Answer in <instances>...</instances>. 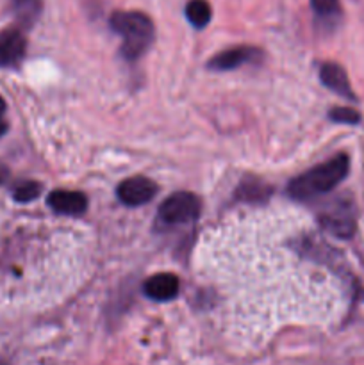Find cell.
<instances>
[{
    "label": "cell",
    "mask_w": 364,
    "mask_h": 365,
    "mask_svg": "<svg viewBox=\"0 0 364 365\" xmlns=\"http://www.w3.org/2000/svg\"><path fill=\"white\" fill-rule=\"evenodd\" d=\"M314 14L321 20H335L341 14V2L339 0H310Z\"/></svg>",
    "instance_id": "obj_14"
},
{
    "label": "cell",
    "mask_w": 364,
    "mask_h": 365,
    "mask_svg": "<svg viewBox=\"0 0 364 365\" xmlns=\"http://www.w3.org/2000/svg\"><path fill=\"white\" fill-rule=\"evenodd\" d=\"M320 78L330 91L335 93V95L343 96V98L355 100V93L350 88L348 75H346V71L343 70L339 64L325 63L320 70Z\"/></svg>",
    "instance_id": "obj_10"
},
{
    "label": "cell",
    "mask_w": 364,
    "mask_h": 365,
    "mask_svg": "<svg viewBox=\"0 0 364 365\" xmlns=\"http://www.w3.org/2000/svg\"><path fill=\"white\" fill-rule=\"evenodd\" d=\"M41 192V185L38 182H20L18 185H14L13 189V198L20 203H29V202H34L36 198L39 196Z\"/></svg>",
    "instance_id": "obj_15"
},
{
    "label": "cell",
    "mask_w": 364,
    "mask_h": 365,
    "mask_svg": "<svg viewBox=\"0 0 364 365\" xmlns=\"http://www.w3.org/2000/svg\"><path fill=\"white\" fill-rule=\"evenodd\" d=\"M350 170V159L346 155H338L327 163L314 166L313 170L298 175L289 184L288 192L293 200L309 202L321 195H327L338 187L339 182L345 180Z\"/></svg>",
    "instance_id": "obj_1"
},
{
    "label": "cell",
    "mask_w": 364,
    "mask_h": 365,
    "mask_svg": "<svg viewBox=\"0 0 364 365\" xmlns=\"http://www.w3.org/2000/svg\"><path fill=\"white\" fill-rule=\"evenodd\" d=\"M46 202L57 214H64V216H81L88 209V200L79 191L59 189V191L50 192Z\"/></svg>",
    "instance_id": "obj_8"
},
{
    "label": "cell",
    "mask_w": 364,
    "mask_h": 365,
    "mask_svg": "<svg viewBox=\"0 0 364 365\" xmlns=\"http://www.w3.org/2000/svg\"><path fill=\"white\" fill-rule=\"evenodd\" d=\"M271 189L268 187L264 182H257V180H250V182H243L241 185L238 187V196L241 200H248V202H257V200H266L270 196Z\"/></svg>",
    "instance_id": "obj_13"
},
{
    "label": "cell",
    "mask_w": 364,
    "mask_h": 365,
    "mask_svg": "<svg viewBox=\"0 0 364 365\" xmlns=\"http://www.w3.org/2000/svg\"><path fill=\"white\" fill-rule=\"evenodd\" d=\"M13 13L21 27H32L41 16L43 0H11Z\"/></svg>",
    "instance_id": "obj_11"
},
{
    "label": "cell",
    "mask_w": 364,
    "mask_h": 365,
    "mask_svg": "<svg viewBox=\"0 0 364 365\" xmlns=\"http://www.w3.org/2000/svg\"><path fill=\"white\" fill-rule=\"evenodd\" d=\"M109 25L121 36V56L127 61H138L145 56L156 38V27L148 14L141 11H114Z\"/></svg>",
    "instance_id": "obj_2"
},
{
    "label": "cell",
    "mask_w": 364,
    "mask_h": 365,
    "mask_svg": "<svg viewBox=\"0 0 364 365\" xmlns=\"http://www.w3.org/2000/svg\"><path fill=\"white\" fill-rule=\"evenodd\" d=\"M27 39L21 29L7 27L0 31V68L16 66L25 56Z\"/></svg>",
    "instance_id": "obj_7"
},
{
    "label": "cell",
    "mask_w": 364,
    "mask_h": 365,
    "mask_svg": "<svg viewBox=\"0 0 364 365\" xmlns=\"http://www.w3.org/2000/svg\"><path fill=\"white\" fill-rule=\"evenodd\" d=\"M200 212V200L193 192H175L164 200L159 207V221L166 227L184 225L195 221Z\"/></svg>",
    "instance_id": "obj_3"
},
{
    "label": "cell",
    "mask_w": 364,
    "mask_h": 365,
    "mask_svg": "<svg viewBox=\"0 0 364 365\" xmlns=\"http://www.w3.org/2000/svg\"><path fill=\"white\" fill-rule=\"evenodd\" d=\"M4 113H6V102H4V98L0 96V118H4Z\"/></svg>",
    "instance_id": "obj_18"
},
{
    "label": "cell",
    "mask_w": 364,
    "mask_h": 365,
    "mask_svg": "<svg viewBox=\"0 0 364 365\" xmlns=\"http://www.w3.org/2000/svg\"><path fill=\"white\" fill-rule=\"evenodd\" d=\"M157 185L146 177L125 178L116 189L120 202L127 207H139L148 203L156 196Z\"/></svg>",
    "instance_id": "obj_6"
},
{
    "label": "cell",
    "mask_w": 364,
    "mask_h": 365,
    "mask_svg": "<svg viewBox=\"0 0 364 365\" xmlns=\"http://www.w3.org/2000/svg\"><path fill=\"white\" fill-rule=\"evenodd\" d=\"M178 278L171 273H157L143 285V292L153 302H170L178 294Z\"/></svg>",
    "instance_id": "obj_9"
},
{
    "label": "cell",
    "mask_w": 364,
    "mask_h": 365,
    "mask_svg": "<svg viewBox=\"0 0 364 365\" xmlns=\"http://www.w3.org/2000/svg\"><path fill=\"white\" fill-rule=\"evenodd\" d=\"M263 50L257 48V46L239 45L218 52L216 56L207 63V66H209V70L214 71H228L236 70V68L239 66H245V64L257 63V61L263 59Z\"/></svg>",
    "instance_id": "obj_5"
},
{
    "label": "cell",
    "mask_w": 364,
    "mask_h": 365,
    "mask_svg": "<svg viewBox=\"0 0 364 365\" xmlns=\"http://www.w3.org/2000/svg\"><path fill=\"white\" fill-rule=\"evenodd\" d=\"M320 221L325 230L334 234L335 237L350 239L355 232V214L353 207L345 200L334 202L327 209L321 210Z\"/></svg>",
    "instance_id": "obj_4"
},
{
    "label": "cell",
    "mask_w": 364,
    "mask_h": 365,
    "mask_svg": "<svg viewBox=\"0 0 364 365\" xmlns=\"http://www.w3.org/2000/svg\"><path fill=\"white\" fill-rule=\"evenodd\" d=\"M186 18H188L193 27H207L211 18H213V7H211L209 0H188V4H186Z\"/></svg>",
    "instance_id": "obj_12"
},
{
    "label": "cell",
    "mask_w": 364,
    "mask_h": 365,
    "mask_svg": "<svg viewBox=\"0 0 364 365\" xmlns=\"http://www.w3.org/2000/svg\"><path fill=\"white\" fill-rule=\"evenodd\" d=\"M6 130H7V121L4 120V118H0V135L6 134Z\"/></svg>",
    "instance_id": "obj_17"
},
{
    "label": "cell",
    "mask_w": 364,
    "mask_h": 365,
    "mask_svg": "<svg viewBox=\"0 0 364 365\" xmlns=\"http://www.w3.org/2000/svg\"><path fill=\"white\" fill-rule=\"evenodd\" d=\"M330 120L335 123H346V125H357L360 121V116L357 110L348 109V107H334L330 110Z\"/></svg>",
    "instance_id": "obj_16"
}]
</instances>
